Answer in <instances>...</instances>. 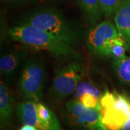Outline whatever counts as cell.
Returning <instances> with one entry per match:
<instances>
[{
	"instance_id": "cell-1",
	"label": "cell",
	"mask_w": 130,
	"mask_h": 130,
	"mask_svg": "<svg viewBox=\"0 0 130 130\" xmlns=\"http://www.w3.org/2000/svg\"><path fill=\"white\" fill-rule=\"evenodd\" d=\"M12 39L37 50L46 51L56 57L74 56L79 54L71 45L54 35L31 25L23 23L9 30Z\"/></svg>"
},
{
	"instance_id": "cell-2",
	"label": "cell",
	"mask_w": 130,
	"mask_h": 130,
	"mask_svg": "<svg viewBox=\"0 0 130 130\" xmlns=\"http://www.w3.org/2000/svg\"><path fill=\"white\" fill-rule=\"evenodd\" d=\"M101 116L106 130H122L130 116V98L105 90L100 98Z\"/></svg>"
},
{
	"instance_id": "cell-3",
	"label": "cell",
	"mask_w": 130,
	"mask_h": 130,
	"mask_svg": "<svg viewBox=\"0 0 130 130\" xmlns=\"http://www.w3.org/2000/svg\"><path fill=\"white\" fill-rule=\"evenodd\" d=\"M51 33L70 45L77 41L78 34L59 13L54 10H43L29 16L24 22Z\"/></svg>"
},
{
	"instance_id": "cell-4",
	"label": "cell",
	"mask_w": 130,
	"mask_h": 130,
	"mask_svg": "<svg viewBox=\"0 0 130 130\" xmlns=\"http://www.w3.org/2000/svg\"><path fill=\"white\" fill-rule=\"evenodd\" d=\"M46 79L45 67L41 61L30 59L24 64L19 81V90L28 101L38 103L43 95Z\"/></svg>"
},
{
	"instance_id": "cell-5",
	"label": "cell",
	"mask_w": 130,
	"mask_h": 130,
	"mask_svg": "<svg viewBox=\"0 0 130 130\" xmlns=\"http://www.w3.org/2000/svg\"><path fill=\"white\" fill-rule=\"evenodd\" d=\"M83 65L72 62L59 70L52 83V93L58 99H64L76 91L83 77Z\"/></svg>"
},
{
	"instance_id": "cell-6",
	"label": "cell",
	"mask_w": 130,
	"mask_h": 130,
	"mask_svg": "<svg viewBox=\"0 0 130 130\" xmlns=\"http://www.w3.org/2000/svg\"><path fill=\"white\" fill-rule=\"evenodd\" d=\"M70 117L78 125L88 130H106L103 126L101 116V106L88 108L78 99H72L66 104Z\"/></svg>"
},
{
	"instance_id": "cell-7",
	"label": "cell",
	"mask_w": 130,
	"mask_h": 130,
	"mask_svg": "<svg viewBox=\"0 0 130 130\" xmlns=\"http://www.w3.org/2000/svg\"><path fill=\"white\" fill-rule=\"evenodd\" d=\"M119 36V33L114 24L108 20L103 21L89 30L87 36V46L90 51L102 56L103 49L106 42Z\"/></svg>"
},
{
	"instance_id": "cell-8",
	"label": "cell",
	"mask_w": 130,
	"mask_h": 130,
	"mask_svg": "<svg viewBox=\"0 0 130 130\" xmlns=\"http://www.w3.org/2000/svg\"><path fill=\"white\" fill-rule=\"evenodd\" d=\"M113 22L119 35L130 48V0H125L117 9Z\"/></svg>"
},
{
	"instance_id": "cell-9",
	"label": "cell",
	"mask_w": 130,
	"mask_h": 130,
	"mask_svg": "<svg viewBox=\"0 0 130 130\" xmlns=\"http://www.w3.org/2000/svg\"><path fill=\"white\" fill-rule=\"evenodd\" d=\"M14 97L2 81L0 83V121L2 127L8 125L13 111Z\"/></svg>"
},
{
	"instance_id": "cell-10",
	"label": "cell",
	"mask_w": 130,
	"mask_h": 130,
	"mask_svg": "<svg viewBox=\"0 0 130 130\" xmlns=\"http://www.w3.org/2000/svg\"><path fill=\"white\" fill-rule=\"evenodd\" d=\"M37 126L38 130H61L56 114L45 105L37 103Z\"/></svg>"
},
{
	"instance_id": "cell-11",
	"label": "cell",
	"mask_w": 130,
	"mask_h": 130,
	"mask_svg": "<svg viewBox=\"0 0 130 130\" xmlns=\"http://www.w3.org/2000/svg\"><path fill=\"white\" fill-rule=\"evenodd\" d=\"M127 43L119 35V36L109 39L106 42L103 49L102 56L113 57L115 59H120L126 55V51L129 49Z\"/></svg>"
},
{
	"instance_id": "cell-12",
	"label": "cell",
	"mask_w": 130,
	"mask_h": 130,
	"mask_svg": "<svg viewBox=\"0 0 130 130\" xmlns=\"http://www.w3.org/2000/svg\"><path fill=\"white\" fill-rule=\"evenodd\" d=\"M78 4L85 20L91 26H95L102 13L99 0H78Z\"/></svg>"
},
{
	"instance_id": "cell-13",
	"label": "cell",
	"mask_w": 130,
	"mask_h": 130,
	"mask_svg": "<svg viewBox=\"0 0 130 130\" xmlns=\"http://www.w3.org/2000/svg\"><path fill=\"white\" fill-rule=\"evenodd\" d=\"M113 67L117 78L121 83L130 86V57L125 55L120 59H115Z\"/></svg>"
},
{
	"instance_id": "cell-14",
	"label": "cell",
	"mask_w": 130,
	"mask_h": 130,
	"mask_svg": "<svg viewBox=\"0 0 130 130\" xmlns=\"http://www.w3.org/2000/svg\"><path fill=\"white\" fill-rule=\"evenodd\" d=\"M20 56L15 53H9L1 57L0 70L5 77L9 78L14 74L20 63Z\"/></svg>"
},
{
	"instance_id": "cell-15",
	"label": "cell",
	"mask_w": 130,
	"mask_h": 130,
	"mask_svg": "<svg viewBox=\"0 0 130 130\" xmlns=\"http://www.w3.org/2000/svg\"><path fill=\"white\" fill-rule=\"evenodd\" d=\"M125 0H99L100 7L102 13L106 18L116 13L117 9L120 7Z\"/></svg>"
},
{
	"instance_id": "cell-16",
	"label": "cell",
	"mask_w": 130,
	"mask_h": 130,
	"mask_svg": "<svg viewBox=\"0 0 130 130\" xmlns=\"http://www.w3.org/2000/svg\"><path fill=\"white\" fill-rule=\"evenodd\" d=\"M86 93H91L95 97L98 98L99 99L103 95L101 91L94 84L91 83L90 82L85 81V82L79 83L77 88L76 89V96L79 98L81 95H83V94Z\"/></svg>"
},
{
	"instance_id": "cell-17",
	"label": "cell",
	"mask_w": 130,
	"mask_h": 130,
	"mask_svg": "<svg viewBox=\"0 0 130 130\" xmlns=\"http://www.w3.org/2000/svg\"><path fill=\"white\" fill-rule=\"evenodd\" d=\"M78 100L85 106L88 108H93L100 106V99L90 93L83 94L78 98Z\"/></svg>"
},
{
	"instance_id": "cell-18",
	"label": "cell",
	"mask_w": 130,
	"mask_h": 130,
	"mask_svg": "<svg viewBox=\"0 0 130 130\" xmlns=\"http://www.w3.org/2000/svg\"><path fill=\"white\" fill-rule=\"evenodd\" d=\"M20 130H38L37 128H36L35 126H32L30 125H26L25 124L23 126H22Z\"/></svg>"
},
{
	"instance_id": "cell-19",
	"label": "cell",
	"mask_w": 130,
	"mask_h": 130,
	"mask_svg": "<svg viewBox=\"0 0 130 130\" xmlns=\"http://www.w3.org/2000/svg\"><path fill=\"white\" fill-rule=\"evenodd\" d=\"M122 130H130V116L128 121H126V123L125 124V125L124 126Z\"/></svg>"
}]
</instances>
